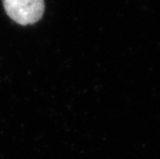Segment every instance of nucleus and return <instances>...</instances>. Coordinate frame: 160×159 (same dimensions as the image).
<instances>
[{
  "instance_id": "f257e3e1",
  "label": "nucleus",
  "mask_w": 160,
  "mask_h": 159,
  "mask_svg": "<svg viewBox=\"0 0 160 159\" xmlns=\"http://www.w3.org/2000/svg\"><path fill=\"white\" fill-rule=\"evenodd\" d=\"M2 4L8 16L21 25L38 22L45 11L44 0H2Z\"/></svg>"
}]
</instances>
